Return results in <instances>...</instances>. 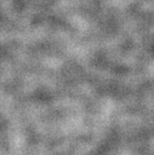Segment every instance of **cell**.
Segmentation results:
<instances>
[]
</instances>
